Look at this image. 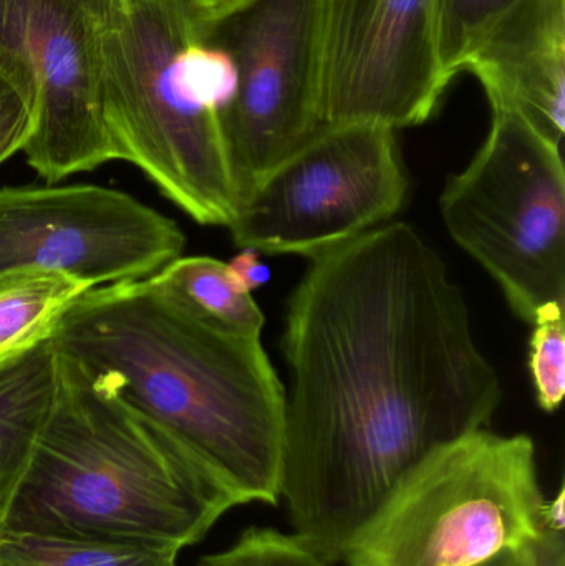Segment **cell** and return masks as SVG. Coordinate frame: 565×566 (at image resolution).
I'll list each match as a JSON object with an SVG mask.
<instances>
[{
	"label": "cell",
	"instance_id": "6da1fadb",
	"mask_svg": "<svg viewBox=\"0 0 565 566\" xmlns=\"http://www.w3.org/2000/svg\"><path fill=\"white\" fill-rule=\"evenodd\" d=\"M281 497L328 564L407 472L490 424L501 379L463 290L405 222L311 258L289 298Z\"/></svg>",
	"mask_w": 565,
	"mask_h": 566
},
{
	"label": "cell",
	"instance_id": "7a4b0ae2",
	"mask_svg": "<svg viewBox=\"0 0 565 566\" xmlns=\"http://www.w3.org/2000/svg\"><path fill=\"white\" fill-rule=\"evenodd\" d=\"M53 343L175 439L239 505L281 501L285 389L261 338L212 325L148 277L86 290Z\"/></svg>",
	"mask_w": 565,
	"mask_h": 566
},
{
	"label": "cell",
	"instance_id": "3957f363",
	"mask_svg": "<svg viewBox=\"0 0 565 566\" xmlns=\"http://www.w3.org/2000/svg\"><path fill=\"white\" fill-rule=\"evenodd\" d=\"M238 505L175 439L59 349L55 401L0 532L181 552Z\"/></svg>",
	"mask_w": 565,
	"mask_h": 566
},
{
	"label": "cell",
	"instance_id": "277c9868",
	"mask_svg": "<svg viewBox=\"0 0 565 566\" xmlns=\"http://www.w3.org/2000/svg\"><path fill=\"white\" fill-rule=\"evenodd\" d=\"M90 45L116 159L199 224L229 228L241 206L222 128L231 55L171 0H112Z\"/></svg>",
	"mask_w": 565,
	"mask_h": 566
},
{
	"label": "cell",
	"instance_id": "5b68a950",
	"mask_svg": "<svg viewBox=\"0 0 565 566\" xmlns=\"http://www.w3.org/2000/svg\"><path fill=\"white\" fill-rule=\"evenodd\" d=\"M530 436L471 432L415 465L344 551L347 566H481L546 534Z\"/></svg>",
	"mask_w": 565,
	"mask_h": 566
},
{
	"label": "cell",
	"instance_id": "8992f818",
	"mask_svg": "<svg viewBox=\"0 0 565 566\" xmlns=\"http://www.w3.org/2000/svg\"><path fill=\"white\" fill-rule=\"evenodd\" d=\"M453 241L533 323L547 303L565 305V172L561 146L523 118L493 112L486 142L450 176L440 198Z\"/></svg>",
	"mask_w": 565,
	"mask_h": 566
},
{
	"label": "cell",
	"instance_id": "52a82bcc",
	"mask_svg": "<svg viewBox=\"0 0 565 566\" xmlns=\"http://www.w3.org/2000/svg\"><path fill=\"white\" fill-rule=\"evenodd\" d=\"M407 189L394 129L321 126L252 188L229 231L239 249L311 259L397 214Z\"/></svg>",
	"mask_w": 565,
	"mask_h": 566
},
{
	"label": "cell",
	"instance_id": "ba28073f",
	"mask_svg": "<svg viewBox=\"0 0 565 566\" xmlns=\"http://www.w3.org/2000/svg\"><path fill=\"white\" fill-rule=\"evenodd\" d=\"M208 39L238 75L222 128L242 202L321 128V0H242Z\"/></svg>",
	"mask_w": 565,
	"mask_h": 566
},
{
	"label": "cell",
	"instance_id": "9c48e42d",
	"mask_svg": "<svg viewBox=\"0 0 565 566\" xmlns=\"http://www.w3.org/2000/svg\"><path fill=\"white\" fill-rule=\"evenodd\" d=\"M448 85L438 0H321V126L423 125Z\"/></svg>",
	"mask_w": 565,
	"mask_h": 566
},
{
	"label": "cell",
	"instance_id": "30bf717a",
	"mask_svg": "<svg viewBox=\"0 0 565 566\" xmlns=\"http://www.w3.org/2000/svg\"><path fill=\"white\" fill-rule=\"evenodd\" d=\"M185 244L178 222L115 189L0 188V272H60L95 289L151 277Z\"/></svg>",
	"mask_w": 565,
	"mask_h": 566
},
{
	"label": "cell",
	"instance_id": "8fae6325",
	"mask_svg": "<svg viewBox=\"0 0 565 566\" xmlns=\"http://www.w3.org/2000/svg\"><path fill=\"white\" fill-rule=\"evenodd\" d=\"M0 53L19 60L35 88V129L22 153L43 181L118 161L83 10L70 0H0Z\"/></svg>",
	"mask_w": 565,
	"mask_h": 566
},
{
	"label": "cell",
	"instance_id": "7c38bea8",
	"mask_svg": "<svg viewBox=\"0 0 565 566\" xmlns=\"http://www.w3.org/2000/svg\"><path fill=\"white\" fill-rule=\"evenodd\" d=\"M473 73L493 112L523 118L561 146L565 129V0H521L473 50Z\"/></svg>",
	"mask_w": 565,
	"mask_h": 566
},
{
	"label": "cell",
	"instance_id": "4fadbf2b",
	"mask_svg": "<svg viewBox=\"0 0 565 566\" xmlns=\"http://www.w3.org/2000/svg\"><path fill=\"white\" fill-rule=\"evenodd\" d=\"M59 388L53 336L0 365V522L22 482Z\"/></svg>",
	"mask_w": 565,
	"mask_h": 566
},
{
	"label": "cell",
	"instance_id": "5bb4252c",
	"mask_svg": "<svg viewBox=\"0 0 565 566\" xmlns=\"http://www.w3.org/2000/svg\"><path fill=\"white\" fill-rule=\"evenodd\" d=\"M90 290L60 272H0V365L52 338L70 306Z\"/></svg>",
	"mask_w": 565,
	"mask_h": 566
},
{
	"label": "cell",
	"instance_id": "9a60e30c",
	"mask_svg": "<svg viewBox=\"0 0 565 566\" xmlns=\"http://www.w3.org/2000/svg\"><path fill=\"white\" fill-rule=\"evenodd\" d=\"M151 279L212 325L236 335L261 338L264 315L252 296L232 282L224 262L178 258Z\"/></svg>",
	"mask_w": 565,
	"mask_h": 566
},
{
	"label": "cell",
	"instance_id": "2e32d148",
	"mask_svg": "<svg viewBox=\"0 0 565 566\" xmlns=\"http://www.w3.org/2000/svg\"><path fill=\"white\" fill-rule=\"evenodd\" d=\"M178 557L168 548L0 532V566H179Z\"/></svg>",
	"mask_w": 565,
	"mask_h": 566
},
{
	"label": "cell",
	"instance_id": "e0dca14e",
	"mask_svg": "<svg viewBox=\"0 0 565 566\" xmlns=\"http://www.w3.org/2000/svg\"><path fill=\"white\" fill-rule=\"evenodd\" d=\"M521 0H438V45L447 78L464 63L486 33Z\"/></svg>",
	"mask_w": 565,
	"mask_h": 566
},
{
	"label": "cell",
	"instance_id": "ac0fdd59",
	"mask_svg": "<svg viewBox=\"0 0 565 566\" xmlns=\"http://www.w3.org/2000/svg\"><path fill=\"white\" fill-rule=\"evenodd\" d=\"M564 303H547L534 316L530 343V371L537 405L554 412L565 396Z\"/></svg>",
	"mask_w": 565,
	"mask_h": 566
},
{
	"label": "cell",
	"instance_id": "d6986e66",
	"mask_svg": "<svg viewBox=\"0 0 565 566\" xmlns=\"http://www.w3.org/2000/svg\"><path fill=\"white\" fill-rule=\"evenodd\" d=\"M196 566H334L297 535L271 528H249L228 551L202 558Z\"/></svg>",
	"mask_w": 565,
	"mask_h": 566
},
{
	"label": "cell",
	"instance_id": "ffe728a7",
	"mask_svg": "<svg viewBox=\"0 0 565 566\" xmlns=\"http://www.w3.org/2000/svg\"><path fill=\"white\" fill-rule=\"evenodd\" d=\"M229 275L239 290L251 295L255 289L269 281V268L259 261V252L254 249H242L241 254L236 255L229 264Z\"/></svg>",
	"mask_w": 565,
	"mask_h": 566
},
{
	"label": "cell",
	"instance_id": "44dd1931",
	"mask_svg": "<svg viewBox=\"0 0 565 566\" xmlns=\"http://www.w3.org/2000/svg\"><path fill=\"white\" fill-rule=\"evenodd\" d=\"M181 7L196 22L209 29V25L218 22L229 10L234 9L242 0H171Z\"/></svg>",
	"mask_w": 565,
	"mask_h": 566
},
{
	"label": "cell",
	"instance_id": "7402d4cb",
	"mask_svg": "<svg viewBox=\"0 0 565 566\" xmlns=\"http://www.w3.org/2000/svg\"><path fill=\"white\" fill-rule=\"evenodd\" d=\"M534 566H565L564 532L546 528L540 542L533 547Z\"/></svg>",
	"mask_w": 565,
	"mask_h": 566
},
{
	"label": "cell",
	"instance_id": "603a6c76",
	"mask_svg": "<svg viewBox=\"0 0 565 566\" xmlns=\"http://www.w3.org/2000/svg\"><path fill=\"white\" fill-rule=\"evenodd\" d=\"M533 547L517 552H503V554L494 557L493 560L486 562V564L481 566H534Z\"/></svg>",
	"mask_w": 565,
	"mask_h": 566
},
{
	"label": "cell",
	"instance_id": "cb8c5ba5",
	"mask_svg": "<svg viewBox=\"0 0 565 566\" xmlns=\"http://www.w3.org/2000/svg\"><path fill=\"white\" fill-rule=\"evenodd\" d=\"M564 501L565 491L561 489L559 494L553 501L546 502V527L553 531H565V515H564Z\"/></svg>",
	"mask_w": 565,
	"mask_h": 566
},
{
	"label": "cell",
	"instance_id": "d4e9b609",
	"mask_svg": "<svg viewBox=\"0 0 565 566\" xmlns=\"http://www.w3.org/2000/svg\"><path fill=\"white\" fill-rule=\"evenodd\" d=\"M70 2L75 3L80 10H83L88 19H98L105 13V10L108 9L109 2L112 0H70Z\"/></svg>",
	"mask_w": 565,
	"mask_h": 566
}]
</instances>
